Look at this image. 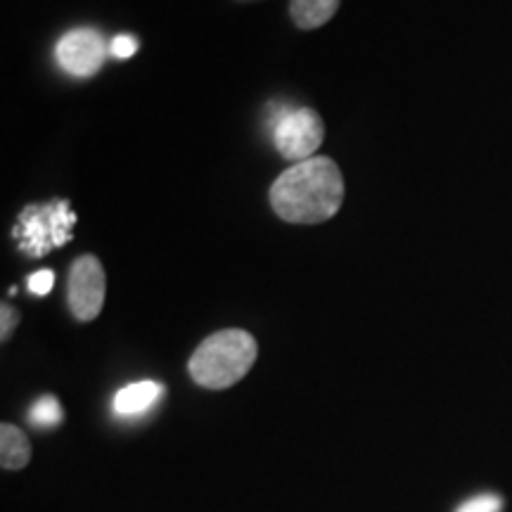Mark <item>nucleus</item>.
<instances>
[{
    "instance_id": "nucleus-4",
    "label": "nucleus",
    "mask_w": 512,
    "mask_h": 512,
    "mask_svg": "<svg viewBox=\"0 0 512 512\" xmlns=\"http://www.w3.org/2000/svg\"><path fill=\"white\" fill-rule=\"evenodd\" d=\"M325 124L318 117V112L309 107H299V110H285L275 119L273 126V143L278 152L290 162L299 164L306 159H313L316 150L323 145Z\"/></svg>"
},
{
    "instance_id": "nucleus-1",
    "label": "nucleus",
    "mask_w": 512,
    "mask_h": 512,
    "mask_svg": "<svg viewBox=\"0 0 512 512\" xmlns=\"http://www.w3.org/2000/svg\"><path fill=\"white\" fill-rule=\"evenodd\" d=\"M344 202V178L328 157L292 164L271 185V207L283 221L323 223Z\"/></svg>"
},
{
    "instance_id": "nucleus-13",
    "label": "nucleus",
    "mask_w": 512,
    "mask_h": 512,
    "mask_svg": "<svg viewBox=\"0 0 512 512\" xmlns=\"http://www.w3.org/2000/svg\"><path fill=\"white\" fill-rule=\"evenodd\" d=\"M136 50H138V41L133 36H128V34L117 36L112 41V46H110V53L114 57H119V60H126V57L136 55Z\"/></svg>"
},
{
    "instance_id": "nucleus-14",
    "label": "nucleus",
    "mask_w": 512,
    "mask_h": 512,
    "mask_svg": "<svg viewBox=\"0 0 512 512\" xmlns=\"http://www.w3.org/2000/svg\"><path fill=\"white\" fill-rule=\"evenodd\" d=\"M55 285V273L53 271H38L29 278V290L38 294V297H43V294H48L53 290Z\"/></svg>"
},
{
    "instance_id": "nucleus-2",
    "label": "nucleus",
    "mask_w": 512,
    "mask_h": 512,
    "mask_svg": "<svg viewBox=\"0 0 512 512\" xmlns=\"http://www.w3.org/2000/svg\"><path fill=\"white\" fill-rule=\"evenodd\" d=\"M256 354H259V347L249 332H214L190 356V377L204 389H228L252 370Z\"/></svg>"
},
{
    "instance_id": "nucleus-11",
    "label": "nucleus",
    "mask_w": 512,
    "mask_h": 512,
    "mask_svg": "<svg viewBox=\"0 0 512 512\" xmlns=\"http://www.w3.org/2000/svg\"><path fill=\"white\" fill-rule=\"evenodd\" d=\"M501 510H503V498L498 494H491V491H486V494L472 496L470 501H465L456 512H501Z\"/></svg>"
},
{
    "instance_id": "nucleus-9",
    "label": "nucleus",
    "mask_w": 512,
    "mask_h": 512,
    "mask_svg": "<svg viewBox=\"0 0 512 512\" xmlns=\"http://www.w3.org/2000/svg\"><path fill=\"white\" fill-rule=\"evenodd\" d=\"M339 10V0H292L290 15L299 29H318Z\"/></svg>"
},
{
    "instance_id": "nucleus-3",
    "label": "nucleus",
    "mask_w": 512,
    "mask_h": 512,
    "mask_svg": "<svg viewBox=\"0 0 512 512\" xmlns=\"http://www.w3.org/2000/svg\"><path fill=\"white\" fill-rule=\"evenodd\" d=\"M76 226V214L69 202L57 200L48 204H29L19 214L15 226V238L24 254L38 256L53 252L72 240V228Z\"/></svg>"
},
{
    "instance_id": "nucleus-8",
    "label": "nucleus",
    "mask_w": 512,
    "mask_h": 512,
    "mask_svg": "<svg viewBox=\"0 0 512 512\" xmlns=\"http://www.w3.org/2000/svg\"><path fill=\"white\" fill-rule=\"evenodd\" d=\"M31 460V444L19 427L3 422L0 425V465L3 470L17 472L27 467Z\"/></svg>"
},
{
    "instance_id": "nucleus-6",
    "label": "nucleus",
    "mask_w": 512,
    "mask_h": 512,
    "mask_svg": "<svg viewBox=\"0 0 512 512\" xmlns=\"http://www.w3.org/2000/svg\"><path fill=\"white\" fill-rule=\"evenodd\" d=\"M55 57L67 74L93 76L105 64V38L95 29H74L60 38Z\"/></svg>"
},
{
    "instance_id": "nucleus-5",
    "label": "nucleus",
    "mask_w": 512,
    "mask_h": 512,
    "mask_svg": "<svg viewBox=\"0 0 512 512\" xmlns=\"http://www.w3.org/2000/svg\"><path fill=\"white\" fill-rule=\"evenodd\" d=\"M105 292L107 280L100 261L91 254L79 256L69 268L67 283V302L74 318L81 320V323L98 318L102 304H105Z\"/></svg>"
},
{
    "instance_id": "nucleus-10",
    "label": "nucleus",
    "mask_w": 512,
    "mask_h": 512,
    "mask_svg": "<svg viewBox=\"0 0 512 512\" xmlns=\"http://www.w3.org/2000/svg\"><path fill=\"white\" fill-rule=\"evenodd\" d=\"M27 418L34 427H41V430H50V427L60 425L64 413H62L60 401H57L55 396L46 394V396H41V399H36L34 403H31Z\"/></svg>"
},
{
    "instance_id": "nucleus-12",
    "label": "nucleus",
    "mask_w": 512,
    "mask_h": 512,
    "mask_svg": "<svg viewBox=\"0 0 512 512\" xmlns=\"http://www.w3.org/2000/svg\"><path fill=\"white\" fill-rule=\"evenodd\" d=\"M19 323V311L15 309V306H10L8 302H5L3 306H0V339L3 342H8L12 332H15Z\"/></svg>"
},
{
    "instance_id": "nucleus-7",
    "label": "nucleus",
    "mask_w": 512,
    "mask_h": 512,
    "mask_svg": "<svg viewBox=\"0 0 512 512\" xmlns=\"http://www.w3.org/2000/svg\"><path fill=\"white\" fill-rule=\"evenodd\" d=\"M164 396V384L155 380H140L133 384H126L124 389H119L114 394L112 411L117 418L131 420V418H143L157 406L159 399Z\"/></svg>"
}]
</instances>
